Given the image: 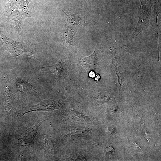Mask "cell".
Instances as JSON below:
<instances>
[{
  "label": "cell",
  "mask_w": 161,
  "mask_h": 161,
  "mask_svg": "<svg viewBox=\"0 0 161 161\" xmlns=\"http://www.w3.org/2000/svg\"><path fill=\"white\" fill-rule=\"evenodd\" d=\"M0 41L4 48L9 52L15 58H18L24 55L30 56L33 55L24 44L10 39L0 31Z\"/></svg>",
  "instance_id": "cell-1"
},
{
  "label": "cell",
  "mask_w": 161,
  "mask_h": 161,
  "mask_svg": "<svg viewBox=\"0 0 161 161\" xmlns=\"http://www.w3.org/2000/svg\"><path fill=\"white\" fill-rule=\"evenodd\" d=\"M97 55L95 49L94 52L88 57H82L78 60V64L82 66L87 72L94 70L97 61Z\"/></svg>",
  "instance_id": "cell-2"
},
{
  "label": "cell",
  "mask_w": 161,
  "mask_h": 161,
  "mask_svg": "<svg viewBox=\"0 0 161 161\" xmlns=\"http://www.w3.org/2000/svg\"><path fill=\"white\" fill-rule=\"evenodd\" d=\"M69 118L77 123H88L92 120V117L84 115L74 110H71L67 115Z\"/></svg>",
  "instance_id": "cell-3"
},
{
  "label": "cell",
  "mask_w": 161,
  "mask_h": 161,
  "mask_svg": "<svg viewBox=\"0 0 161 161\" xmlns=\"http://www.w3.org/2000/svg\"><path fill=\"white\" fill-rule=\"evenodd\" d=\"M62 108L61 104L58 101L52 99H50L43 102L39 106L35 108V109L48 111L55 109H61Z\"/></svg>",
  "instance_id": "cell-4"
},
{
  "label": "cell",
  "mask_w": 161,
  "mask_h": 161,
  "mask_svg": "<svg viewBox=\"0 0 161 161\" xmlns=\"http://www.w3.org/2000/svg\"><path fill=\"white\" fill-rule=\"evenodd\" d=\"M42 122L30 128L26 131L24 136L23 137V141L25 143L28 145L32 143L38 128Z\"/></svg>",
  "instance_id": "cell-5"
},
{
  "label": "cell",
  "mask_w": 161,
  "mask_h": 161,
  "mask_svg": "<svg viewBox=\"0 0 161 161\" xmlns=\"http://www.w3.org/2000/svg\"><path fill=\"white\" fill-rule=\"evenodd\" d=\"M50 68L51 71L53 73L56 77L57 79H58L61 75L63 69V65L61 62L52 65L48 66Z\"/></svg>",
  "instance_id": "cell-6"
},
{
  "label": "cell",
  "mask_w": 161,
  "mask_h": 161,
  "mask_svg": "<svg viewBox=\"0 0 161 161\" xmlns=\"http://www.w3.org/2000/svg\"><path fill=\"white\" fill-rule=\"evenodd\" d=\"M90 130L83 128H78L73 130L71 132L68 134V136L70 137H78L82 136L87 133Z\"/></svg>",
  "instance_id": "cell-7"
},
{
  "label": "cell",
  "mask_w": 161,
  "mask_h": 161,
  "mask_svg": "<svg viewBox=\"0 0 161 161\" xmlns=\"http://www.w3.org/2000/svg\"><path fill=\"white\" fill-rule=\"evenodd\" d=\"M71 30L69 29L64 30L63 31L62 35L64 41L67 44L71 43L73 37V33Z\"/></svg>",
  "instance_id": "cell-8"
},
{
  "label": "cell",
  "mask_w": 161,
  "mask_h": 161,
  "mask_svg": "<svg viewBox=\"0 0 161 161\" xmlns=\"http://www.w3.org/2000/svg\"><path fill=\"white\" fill-rule=\"evenodd\" d=\"M67 16L68 20L69 22L73 25L78 24V23L80 22V18L76 16H68L67 14Z\"/></svg>",
  "instance_id": "cell-9"
},
{
  "label": "cell",
  "mask_w": 161,
  "mask_h": 161,
  "mask_svg": "<svg viewBox=\"0 0 161 161\" xmlns=\"http://www.w3.org/2000/svg\"><path fill=\"white\" fill-rule=\"evenodd\" d=\"M133 143L135 149L138 150H141V148L135 142H134Z\"/></svg>",
  "instance_id": "cell-10"
},
{
  "label": "cell",
  "mask_w": 161,
  "mask_h": 161,
  "mask_svg": "<svg viewBox=\"0 0 161 161\" xmlns=\"http://www.w3.org/2000/svg\"><path fill=\"white\" fill-rule=\"evenodd\" d=\"M105 151L106 153H109L114 151V149L111 147H108L106 148Z\"/></svg>",
  "instance_id": "cell-11"
},
{
  "label": "cell",
  "mask_w": 161,
  "mask_h": 161,
  "mask_svg": "<svg viewBox=\"0 0 161 161\" xmlns=\"http://www.w3.org/2000/svg\"><path fill=\"white\" fill-rule=\"evenodd\" d=\"M144 135L145 138L148 140V141L149 143V137L148 134V132H147L146 131H145L144 134Z\"/></svg>",
  "instance_id": "cell-12"
},
{
  "label": "cell",
  "mask_w": 161,
  "mask_h": 161,
  "mask_svg": "<svg viewBox=\"0 0 161 161\" xmlns=\"http://www.w3.org/2000/svg\"><path fill=\"white\" fill-rule=\"evenodd\" d=\"M102 143L101 142H98L95 143L93 144H92V145H94L95 146H100L101 145Z\"/></svg>",
  "instance_id": "cell-13"
},
{
  "label": "cell",
  "mask_w": 161,
  "mask_h": 161,
  "mask_svg": "<svg viewBox=\"0 0 161 161\" xmlns=\"http://www.w3.org/2000/svg\"><path fill=\"white\" fill-rule=\"evenodd\" d=\"M90 77L91 78H94L95 76V73L92 71H91L89 74Z\"/></svg>",
  "instance_id": "cell-14"
},
{
  "label": "cell",
  "mask_w": 161,
  "mask_h": 161,
  "mask_svg": "<svg viewBox=\"0 0 161 161\" xmlns=\"http://www.w3.org/2000/svg\"><path fill=\"white\" fill-rule=\"evenodd\" d=\"M100 79V76L98 75H97L95 77V80H96L98 81Z\"/></svg>",
  "instance_id": "cell-15"
}]
</instances>
